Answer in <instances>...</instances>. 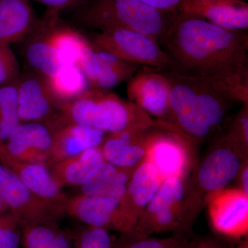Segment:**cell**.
Returning <instances> with one entry per match:
<instances>
[{"instance_id":"1","label":"cell","mask_w":248,"mask_h":248,"mask_svg":"<svg viewBox=\"0 0 248 248\" xmlns=\"http://www.w3.org/2000/svg\"><path fill=\"white\" fill-rule=\"evenodd\" d=\"M159 44L172 71L208 79L248 103V36L223 29L203 18L179 14Z\"/></svg>"},{"instance_id":"2","label":"cell","mask_w":248,"mask_h":248,"mask_svg":"<svg viewBox=\"0 0 248 248\" xmlns=\"http://www.w3.org/2000/svg\"><path fill=\"white\" fill-rule=\"evenodd\" d=\"M164 73L170 84L173 130L195 145L218 130L232 106L240 103L227 90L208 79L174 71Z\"/></svg>"},{"instance_id":"3","label":"cell","mask_w":248,"mask_h":248,"mask_svg":"<svg viewBox=\"0 0 248 248\" xmlns=\"http://www.w3.org/2000/svg\"><path fill=\"white\" fill-rule=\"evenodd\" d=\"M59 118L63 124L86 125L106 134L161 128L134 103L108 91L93 88L62 105Z\"/></svg>"},{"instance_id":"4","label":"cell","mask_w":248,"mask_h":248,"mask_svg":"<svg viewBox=\"0 0 248 248\" xmlns=\"http://www.w3.org/2000/svg\"><path fill=\"white\" fill-rule=\"evenodd\" d=\"M75 7L73 21L81 27L98 32L129 29L151 36L159 43L177 16L140 0H84Z\"/></svg>"},{"instance_id":"5","label":"cell","mask_w":248,"mask_h":248,"mask_svg":"<svg viewBox=\"0 0 248 248\" xmlns=\"http://www.w3.org/2000/svg\"><path fill=\"white\" fill-rule=\"evenodd\" d=\"M248 153L227 138L217 137L206 154L196 164L186 179V194L191 208L198 215L210 195L226 188L234 181Z\"/></svg>"},{"instance_id":"6","label":"cell","mask_w":248,"mask_h":248,"mask_svg":"<svg viewBox=\"0 0 248 248\" xmlns=\"http://www.w3.org/2000/svg\"><path fill=\"white\" fill-rule=\"evenodd\" d=\"M186 179L170 177L161 182L141 214L135 231L148 235L187 232L197 217L187 201Z\"/></svg>"},{"instance_id":"7","label":"cell","mask_w":248,"mask_h":248,"mask_svg":"<svg viewBox=\"0 0 248 248\" xmlns=\"http://www.w3.org/2000/svg\"><path fill=\"white\" fill-rule=\"evenodd\" d=\"M96 48L125 61L161 72L172 71L169 55L151 36L125 29H111L88 37Z\"/></svg>"},{"instance_id":"8","label":"cell","mask_w":248,"mask_h":248,"mask_svg":"<svg viewBox=\"0 0 248 248\" xmlns=\"http://www.w3.org/2000/svg\"><path fill=\"white\" fill-rule=\"evenodd\" d=\"M145 160L154 166L162 181L170 177L186 179L196 165L195 144L175 132L154 128Z\"/></svg>"},{"instance_id":"9","label":"cell","mask_w":248,"mask_h":248,"mask_svg":"<svg viewBox=\"0 0 248 248\" xmlns=\"http://www.w3.org/2000/svg\"><path fill=\"white\" fill-rule=\"evenodd\" d=\"M170 84L164 72L142 66L128 80L127 94L130 102L138 105L161 125L174 132L170 107Z\"/></svg>"},{"instance_id":"10","label":"cell","mask_w":248,"mask_h":248,"mask_svg":"<svg viewBox=\"0 0 248 248\" xmlns=\"http://www.w3.org/2000/svg\"><path fill=\"white\" fill-rule=\"evenodd\" d=\"M53 131L47 124H19L0 146V164L8 169L17 164L47 165Z\"/></svg>"},{"instance_id":"11","label":"cell","mask_w":248,"mask_h":248,"mask_svg":"<svg viewBox=\"0 0 248 248\" xmlns=\"http://www.w3.org/2000/svg\"><path fill=\"white\" fill-rule=\"evenodd\" d=\"M162 182L154 166L146 160L139 165L120 200L112 231L119 234L134 231L141 214L153 200Z\"/></svg>"},{"instance_id":"12","label":"cell","mask_w":248,"mask_h":248,"mask_svg":"<svg viewBox=\"0 0 248 248\" xmlns=\"http://www.w3.org/2000/svg\"><path fill=\"white\" fill-rule=\"evenodd\" d=\"M0 197L19 218L27 225L57 223L64 214L36 197L12 170L0 164Z\"/></svg>"},{"instance_id":"13","label":"cell","mask_w":248,"mask_h":248,"mask_svg":"<svg viewBox=\"0 0 248 248\" xmlns=\"http://www.w3.org/2000/svg\"><path fill=\"white\" fill-rule=\"evenodd\" d=\"M17 103L20 123L51 124L58 120L60 105L46 78L35 72L29 70L18 78Z\"/></svg>"},{"instance_id":"14","label":"cell","mask_w":248,"mask_h":248,"mask_svg":"<svg viewBox=\"0 0 248 248\" xmlns=\"http://www.w3.org/2000/svg\"><path fill=\"white\" fill-rule=\"evenodd\" d=\"M209 218L218 234L240 239L248 236V195L236 187L218 191L207 199Z\"/></svg>"},{"instance_id":"15","label":"cell","mask_w":248,"mask_h":248,"mask_svg":"<svg viewBox=\"0 0 248 248\" xmlns=\"http://www.w3.org/2000/svg\"><path fill=\"white\" fill-rule=\"evenodd\" d=\"M58 13L46 11L39 19L30 34L22 41L23 54L29 71L35 72L46 78L56 74L67 63L58 55L50 42V29L54 15Z\"/></svg>"},{"instance_id":"16","label":"cell","mask_w":248,"mask_h":248,"mask_svg":"<svg viewBox=\"0 0 248 248\" xmlns=\"http://www.w3.org/2000/svg\"><path fill=\"white\" fill-rule=\"evenodd\" d=\"M178 11L227 30L246 31L248 28V4L244 0H182Z\"/></svg>"},{"instance_id":"17","label":"cell","mask_w":248,"mask_h":248,"mask_svg":"<svg viewBox=\"0 0 248 248\" xmlns=\"http://www.w3.org/2000/svg\"><path fill=\"white\" fill-rule=\"evenodd\" d=\"M152 130L107 134L101 145L104 160L120 169H136L146 158Z\"/></svg>"},{"instance_id":"18","label":"cell","mask_w":248,"mask_h":248,"mask_svg":"<svg viewBox=\"0 0 248 248\" xmlns=\"http://www.w3.org/2000/svg\"><path fill=\"white\" fill-rule=\"evenodd\" d=\"M107 134L97 129L75 124H64L53 131L47 166L101 146Z\"/></svg>"},{"instance_id":"19","label":"cell","mask_w":248,"mask_h":248,"mask_svg":"<svg viewBox=\"0 0 248 248\" xmlns=\"http://www.w3.org/2000/svg\"><path fill=\"white\" fill-rule=\"evenodd\" d=\"M120 201L109 196L79 193L68 199L65 214L86 226L110 231Z\"/></svg>"},{"instance_id":"20","label":"cell","mask_w":248,"mask_h":248,"mask_svg":"<svg viewBox=\"0 0 248 248\" xmlns=\"http://www.w3.org/2000/svg\"><path fill=\"white\" fill-rule=\"evenodd\" d=\"M9 169L36 197L66 215L65 208L70 197L58 185L46 164H17Z\"/></svg>"},{"instance_id":"21","label":"cell","mask_w":248,"mask_h":248,"mask_svg":"<svg viewBox=\"0 0 248 248\" xmlns=\"http://www.w3.org/2000/svg\"><path fill=\"white\" fill-rule=\"evenodd\" d=\"M31 0H0V44L22 42L39 19Z\"/></svg>"},{"instance_id":"22","label":"cell","mask_w":248,"mask_h":248,"mask_svg":"<svg viewBox=\"0 0 248 248\" xmlns=\"http://www.w3.org/2000/svg\"><path fill=\"white\" fill-rule=\"evenodd\" d=\"M135 170L120 169L104 161L79 186L80 193L109 196L120 202Z\"/></svg>"},{"instance_id":"23","label":"cell","mask_w":248,"mask_h":248,"mask_svg":"<svg viewBox=\"0 0 248 248\" xmlns=\"http://www.w3.org/2000/svg\"><path fill=\"white\" fill-rule=\"evenodd\" d=\"M104 161L99 146L48 166L55 180L63 188L81 186L93 170Z\"/></svg>"},{"instance_id":"24","label":"cell","mask_w":248,"mask_h":248,"mask_svg":"<svg viewBox=\"0 0 248 248\" xmlns=\"http://www.w3.org/2000/svg\"><path fill=\"white\" fill-rule=\"evenodd\" d=\"M49 37L52 46L67 64L79 66L92 47L88 37L73 28L62 24L58 14L54 15Z\"/></svg>"},{"instance_id":"25","label":"cell","mask_w":248,"mask_h":248,"mask_svg":"<svg viewBox=\"0 0 248 248\" xmlns=\"http://www.w3.org/2000/svg\"><path fill=\"white\" fill-rule=\"evenodd\" d=\"M46 79L50 91L60 107L90 89L84 73L76 65H66L56 74Z\"/></svg>"},{"instance_id":"26","label":"cell","mask_w":248,"mask_h":248,"mask_svg":"<svg viewBox=\"0 0 248 248\" xmlns=\"http://www.w3.org/2000/svg\"><path fill=\"white\" fill-rule=\"evenodd\" d=\"M97 48L100 73L93 89H112L129 80L140 69V65L125 61L115 55Z\"/></svg>"},{"instance_id":"27","label":"cell","mask_w":248,"mask_h":248,"mask_svg":"<svg viewBox=\"0 0 248 248\" xmlns=\"http://www.w3.org/2000/svg\"><path fill=\"white\" fill-rule=\"evenodd\" d=\"M186 233L158 239L134 230L116 236L115 248H186L190 239L186 237Z\"/></svg>"},{"instance_id":"28","label":"cell","mask_w":248,"mask_h":248,"mask_svg":"<svg viewBox=\"0 0 248 248\" xmlns=\"http://www.w3.org/2000/svg\"><path fill=\"white\" fill-rule=\"evenodd\" d=\"M19 124L16 81L0 88V146Z\"/></svg>"},{"instance_id":"29","label":"cell","mask_w":248,"mask_h":248,"mask_svg":"<svg viewBox=\"0 0 248 248\" xmlns=\"http://www.w3.org/2000/svg\"><path fill=\"white\" fill-rule=\"evenodd\" d=\"M115 238L108 230L84 225L73 231L71 248H115Z\"/></svg>"},{"instance_id":"30","label":"cell","mask_w":248,"mask_h":248,"mask_svg":"<svg viewBox=\"0 0 248 248\" xmlns=\"http://www.w3.org/2000/svg\"><path fill=\"white\" fill-rule=\"evenodd\" d=\"M57 223L27 225L22 228L21 245L23 248H52Z\"/></svg>"},{"instance_id":"31","label":"cell","mask_w":248,"mask_h":248,"mask_svg":"<svg viewBox=\"0 0 248 248\" xmlns=\"http://www.w3.org/2000/svg\"><path fill=\"white\" fill-rule=\"evenodd\" d=\"M22 224L18 217L7 210L0 214V248H18L21 245Z\"/></svg>"},{"instance_id":"32","label":"cell","mask_w":248,"mask_h":248,"mask_svg":"<svg viewBox=\"0 0 248 248\" xmlns=\"http://www.w3.org/2000/svg\"><path fill=\"white\" fill-rule=\"evenodd\" d=\"M224 134L233 143L248 153V103H242Z\"/></svg>"},{"instance_id":"33","label":"cell","mask_w":248,"mask_h":248,"mask_svg":"<svg viewBox=\"0 0 248 248\" xmlns=\"http://www.w3.org/2000/svg\"><path fill=\"white\" fill-rule=\"evenodd\" d=\"M19 63L10 45L0 44V88L17 81Z\"/></svg>"},{"instance_id":"34","label":"cell","mask_w":248,"mask_h":248,"mask_svg":"<svg viewBox=\"0 0 248 248\" xmlns=\"http://www.w3.org/2000/svg\"><path fill=\"white\" fill-rule=\"evenodd\" d=\"M232 246L217 238L204 236L190 240L186 248H231Z\"/></svg>"},{"instance_id":"35","label":"cell","mask_w":248,"mask_h":248,"mask_svg":"<svg viewBox=\"0 0 248 248\" xmlns=\"http://www.w3.org/2000/svg\"><path fill=\"white\" fill-rule=\"evenodd\" d=\"M44 5L47 11L60 14L63 10L70 9L76 6L84 0H33Z\"/></svg>"},{"instance_id":"36","label":"cell","mask_w":248,"mask_h":248,"mask_svg":"<svg viewBox=\"0 0 248 248\" xmlns=\"http://www.w3.org/2000/svg\"><path fill=\"white\" fill-rule=\"evenodd\" d=\"M152 8L170 14H177L182 0H140Z\"/></svg>"},{"instance_id":"37","label":"cell","mask_w":248,"mask_h":248,"mask_svg":"<svg viewBox=\"0 0 248 248\" xmlns=\"http://www.w3.org/2000/svg\"><path fill=\"white\" fill-rule=\"evenodd\" d=\"M73 231L62 230L58 227L55 232L52 248H71Z\"/></svg>"},{"instance_id":"38","label":"cell","mask_w":248,"mask_h":248,"mask_svg":"<svg viewBox=\"0 0 248 248\" xmlns=\"http://www.w3.org/2000/svg\"><path fill=\"white\" fill-rule=\"evenodd\" d=\"M234 182L236 184L235 187L248 195V159L246 160L241 166L237 175L235 178Z\"/></svg>"},{"instance_id":"39","label":"cell","mask_w":248,"mask_h":248,"mask_svg":"<svg viewBox=\"0 0 248 248\" xmlns=\"http://www.w3.org/2000/svg\"><path fill=\"white\" fill-rule=\"evenodd\" d=\"M231 248H248V236L239 241L237 244H232Z\"/></svg>"},{"instance_id":"40","label":"cell","mask_w":248,"mask_h":248,"mask_svg":"<svg viewBox=\"0 0 248 248\" xmlns=\"http://www.w3.org/2000/svg\"><path fill=\"white\" fill-rule=\"evenodd\" d=\"M7 210H9L7 205L4 203L2 199L0 197V214L4 213V212L7 211Z\"/></svg>"},{"instance_id":"41","label":"cell","mask_w":248,"mask_h":248,"mask_svg":"<svg viewBox=\"0 0 248 248\" xmlns=\"http://www.w3.org/2000/svg\"><path fill=\"white\" fill-rule=\"evenodd\" d=\"M201 1H212V0H201Z\"/></svg>"}]
</instances>
